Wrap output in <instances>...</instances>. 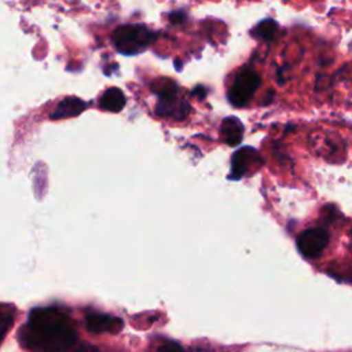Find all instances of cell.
Returning <instances> with one entry per match:
<instances>
[{"label":"cell","instance_id":"6da1fadb","mask_svg":"<svg viewBox=\"0 0 352 352\" xmlns=\"http://www.w3.org/2000/svg\"><path fill=\"white\" fill-rule=\"evenodd\" d=\"M23 346L40 352H66L76 342L72 319L55 308H36L19 331Z\"/></svg>","mask_w":352,"mask_h":352},{"label":"cell","instance_id":"7a4b0ae2","mask_svg":"<svg viewBox=\"0 0 352 352\" xmlns=\"http://www.w3.org/2000/svg\"><path fill=\"white\" fill-rule=\"evenodd\" d=\"M154 34L142 25H124L114 30L113 43L116 48L126 55H133L150 45Z\"/></svg>","mask_w":352,"mask_h":352},{"label":"cell","instance_id":"3957f363","mask_svg":"<svg viewBox=\"0 0 352 352\" xmlns=\"http://www.w3.org/2000/svg\"><path fill=\"white\" fill-rule=\"evenodd\" d=\"M258 85H260L258 74L249 67H243L234 77V81L227 92V98L230 103L236 107L246 106L252 99V96L254 95V92L257 91Z\"/></svg>","mask_w":352,"mask_h":352},{"label":"cell","instance_id":"277c9868","mask_svg":"<svg viewBox=\"0 0 352 352\" xmlns=\"http://www.w3.org/2000/svg\"><path fill=\"white\" fill-rule=\"evenodd\" d=\"M329 242V234L323 228H311L302 231L297 238L300 253L308 258L319 256Z\"/></svg>","mask_w":352,"mask_h":352},{"label":"cell","instance_id":"5b68a950","mask_svg":"<svg viewBox=\"0 0 352 352\" xmlns=\"http://www.w3.org/2000/svg\"><path fill=\"white\" fill-rule=\"evenodd\" d=\"M260 164H261V158L254 148H252V147L241 148L232 155L230 176L232 179H239L241 176L246 175V172L250 168H254L256 165L258 166Z\"/></svg>","mask_w":352,"mask_h":352},{"label":"cell","instance_id":"8992f818","mask_svg":"<svg viewBox=\"0 0 352 352\" xmlns=\"http://www.w3.org/2000/svg\"><path fill=\"white\" fill-rule=\"evenodd\" d=\"M85 326L91 333H117L122 329V320L107 314L92 312L85 316Z\"/></svg>","mask_w":352,"mask_h":352},{"label":"cell","instance_id":"52a82bcc","mask_svg":"<svg viewBox=\"0 0 352 352\" xmlns=\"http://www.w3.org/2000/svg\"><path fill=\"white\" fill-rule=\"evenodd\" d=\"M87 107V103L82 102L81 99L76 98V96H67L65 99H62L58 106L54 109V111L51 113V118L52 120H59V118H67V117H74L78 116L84 109Z\"/></svg>","mask_w":352,"mask_h":352},{"label":"cell","instance_id":"ba28073f","mask_svg":"<svg viewBox=\"0 0 352 352\" xmlns=\"http://www.w3.org/2000/svg\"><path fill=\"white\" fill-rule=\"evenodd\" d=\"M243 135V125L236 117H227L220 126V136L228 146H236L241 143Z\"/></svg>","mask_w":352,"mask_h":352},{"label":"cell","instance_id":"9c48e42d","mask_svg":"<svg viewBox=\"0 0 352 352\" xmlns=\"http://www.w3.org/2000/svg\"><path fill=\"white\" fill-rule=\"evenodd\" d=\"M99 106L106 111L118 113L125 106V96L120 88L110 87L100 95Z\"/></svg>","mask_w":352,"mask_h":352},{"label":"cell","instance_id":"30bf717a","mask_svg":"<svg viewBox=\"0 0 352 352\" xmlns=\"http://www.w3.org/2000/svg\"><path fill=\"white\" fill-rule=\"evenodd\" d=\"M276 29H278V23L274 19H264L252 29V36L264 41H271L275 36Z\"/></svg>","mask_w":352,"mask_h":352},{"label":"cell","instance_id":"8fae6325","mask_svg":"<svg viewBox=\"0 0 352 352\" xmlns=\"http://www.w3.org/2000/svg\"><path fill=\"white\" fill-rule=\"evenodd\" d=\"M12 326V316L6 312H0V341Z\"/></svg>","mask_w":352,"mask_h":352},{"label":"cell","instance_id":"7c38bea8","mask_svg":"<svg viewBox=\"0 0 352 352\" xmlns=\"http://www.w3.org/2000/svg\"><path fill=\"white\" fill-rule=\"evenodd\" d=\"M157 352H184V349L175 341H169L162 344Z\"/></svg>","mask_w":352,"mask_h":352},{"label":"cell","instance_id":"4fadbf2b","mask_svg":"<svg viewBox=\"0 0 352 352\" xmlns=\"http://www.w3.org/2000/svg\"><path fill=\"white\" fill-rule=\"evenodd\" d=\"M73 352H99V349L94 345H89V344H84V345H80L77 346Z\"/></svg>","mask_w":352,"mask_h":352}]
</instances>
